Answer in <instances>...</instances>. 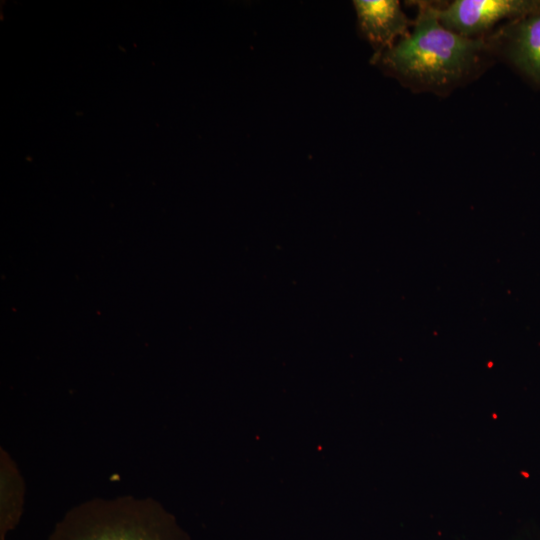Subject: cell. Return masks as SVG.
Returning a JSON list of instances; mask_svg holds the SVG:
<instances>
[{
    "mask_svg": "<svg viewBox=\"0 0 540 540\" xmlns=\"http://www.w3.org/2000/svg\"><path fill=\"white\" fill-rule=\"evenodd\" d=\"M492 52L488 37H463L439 22L435 5L420 3L410 34L371 61L415 91L441 94L477 76Z\"/></svg>",
    "mask_w": 540,
    "mask_h": 540,
    "instance_id": "1",
    "label": "cell"
},
{
    "mask_svg": "<svg viewBox=\"0 0 540 540\" xmlns=\"http://www.w3.org/2000/svg\"><path fill=\"white\" fill-rule=\"evenodd\" d=\"M52 540H183L166 517L146 511L94 513L73 516Z\"/></svg>",
    "mask_w": 540,
    "mask_h": 540,
    "instance_id": "2",
    "label": "cell"
},
{
    "mask_svg": "<svg viewBox=\"0 0 540 540\" xmlns=\"http://www.w3.org/2000/svg\"><path fill=\"white\" fill-rule=\"evenodd\" d=\"M539 7L540 0H456L435 9L445 28L463 37L485 38L498 22L525 16Z\"/></svg>",
    "mask_w": 540,
    "mask_h": 540,
    "instance_id": "3",
    "label": "cell"
},
{
    "mask_svg": "<svg viewBox=\"0 0 540 540\" xmlns=\"http://www.w3.org/2000/svg\"><path fill=\"white\" fill-rule=\"evenodd\" d=\"M488 38L494 52L501 50L513 67L540 87V7L510 20Z\"/></svg>",
    "mask_w": 540,
    "mask_h": 540,
    "instance_id": "4",
    "label": "cell"
},
{
    "mask_svg": "<svg viewBox=\"0 0 540 540\" xmlns=\"http://www.w3.org/2000/svg\"><path fill=\"white\" fill-rule=\"evenodd\" d=\"M360 34L378 55L395 45L396 40L408 36L411 21L397 0H354Z\"/></svg>",
    "mask_w": 540,
    "mask_h": 540,
    "instance_id": "5",
    "label": "cell"
}]
</instances>
